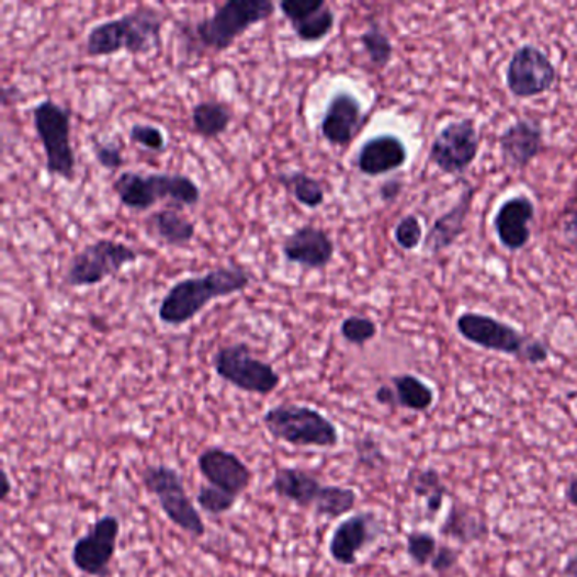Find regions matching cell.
I'll return each instance as SVG.
<instances>
[{"mask_svg":"<svg viewBox=\"0 0 577 577\" xmlns=\"http://www.w3.org/2000/svg\"><path fill=\"white\" fill-rule=\"evenodd\" d=\"M251 274L245 268L220 267L204 276H192L174 283L159 304L158 317L167 326L190 323L215 298L236 295L248 288Z\"/></svg>","mask_w":577,"mask_h":577,"instance_id":"1","label":"cell"},{"mask_svg":"<svg viewBox=\"0 0 577 577\" xmlns=\"http://www.w3.org/2000/svg\"><path fill=\"white\" fill-rule=\"evenodd\" d=\"M163 15L155 9L142 8L123 18L97 24L87 34L86 49L89 56L146 55L161 45Z\"/></svg>","mask_w":577,"mask_h":577,"instance_id":"2","label":"cell"},{"mask_svg":"<svg viewBox=\"0 0 577 577\" xmlns=\"http://www.w3.org/2000/svg\"><path fill=\"white\" fill-rule=\"evenodd\" d=\"M118 202L131 211H149L159 201H170L180 207H193L201 202V189L192 178L178 173L123 171L112 183Z\"/></svg>","mask_w":577,"mask_h":577,"instance_id":"3","label":"cell"},{"mask_svg":"<svg viewBox=\"0 0 577 577\" xmlns=\"http://www.w3.org/2000/svg\"><path fill=\"white\" fill-rule=\"evenodd\" d=\"M274 9L276 5L270 0H227L211 18L192 24L189 37L202 49L226 52L246 31L270 19Z\"/></svg>","mask_w":577,"mask_h":577,"instance_id":"4","label":"cell"},{"mask_svg":"<svg viewBox=\"0 0 577 577\" xmlns=\"http://www.w3.org/2000/svg\"><path fill=\"white\" fill-rule=\"evenodd\" d=\"M455 329L471 344L486 351L513 355L522 363L544 364L548 360V348L539 339L525 336L510 324L491 315L466 312L455 323Z\"/></svg>","mask_w":577,"mask_h":577,"instance_id":"5","label":"cell"},{"mask_svg":"<svg viewBox=\"0 0 577 577\" xmlns=\"http://www.w3.org/2000/svg\"><path fill=\"white\" fill-rule=\"evenodd\" d=\"M263 423L273 439L295 448L332 449L341 442L336 423L308 405L282 404L268 408Z\"/></svg>","mask_w":577,"mask_h":577,"instance_id":"6","label":"cell"},{"mask_svg":"<svg viewBox=\"0 0 577 577\" xmlns=\"http://www.w3.org/2000/svg\"><path fill=\"white\" fill-rule=\"evenodd\" d=\"M33 121L37 137L45 148L46 171L53 177L73 182L77 156L71 146V109L46 99L34 105Z\"/></svg>","mask_w":577,"mask_h":577,"instance_id":"7","label":"cell"},{"mask_svg":"<svg viewBox=\"0 0 577 577\" xmlns=\"http://www.w3.org/2000/svg\"><path fill=\"white\" fill-rule=\"evenodd\" d=\"M143 485L158 500L159 507L173 525L189 533L193 539H202L207 533L201 511L190 500L182 476L168 464H151L143 471Z\"/></svg>","mask_w":577,"mask_h":577,"instance_id":"8","label":"cell"},{"mask_svg":"<svg viewBox=\"0 0 577 577\" xmlns=\"http://www.w3.org/2000/svg\"><path fill=\"white\" fill-rule=\"evenodd\" d=\"M212 366L220 380L241 392L267 396L282 385V376L273 364L252 354L245 342L223 346L212 358Z\"/></svg>","mask_w":577,"mask_h":577,"instance_id":"9","label":"cell"},{"mask_svg":"<svg viewBox=\"0 0 577 577\" xmlns=\"http://www.w3.org/2000/svg\"><path fill=\"white\" fill-rule=\"evenodd\" d=\"M136 261L137 252L124 242L99 239L71 258L65 283L73 288L101 285L108 278L115 276L124 267Z\"/></svg>","mask_w":577,"mask_h":577,"instance_id":"10","label":"cell"},{"mask_svg":"<svg viewBox=\"0 0 577 577\" xmlns=\"http://www.w3.org/2000/svg\"><path fill=\"white\" fill-rule=\"evenodd\" d=\"M482 148V136L474 118L449 123L437 134L430 146V163L444 174H463L476 161Z\"/></svg>","mask_w":577,"mask_h":577,"instance_id":"11","label":"cell"},{"mask_svg":"<svg viewBox=\"0 0 577 577\" xmlns=\"http://www.w3.org/2000/svg\"><path fill=\"white\" fill-rule=\"evenodd\" d=\"M121 522L114 514L97 520L86 535L71 548V563L80 573L90 577H108L117 551Z\"/></svg>","mask_w":577,"mask_h":577,"instance_id":"12","label":"cell"},{"mask_svg":"<svg viewBox=\"0 0 577 577\" xmlns=\"http://www.w3.org/2000/svg\"><path fill=\"white\" fill-rule=\"evenodd\" d=\"M557 80L552 59L533 45L514 49L507 68V87L517 99H533L554 87Z\"/></svg>","mask_w":577,"mask_h":577,"instance_id":"13","label":"cell"},{"mask_svg":"<svg viewBox=\"0 0 577 577\" xmlns=\"http://www.w3.org/2000/svg\"><path fill=\"white\" fill-rule=\"evenodd\" d=\"M382 520L373 511H361L342 520L333 529L329 541V554L339 566H354L358 555L382 536Z\"/></svg>","mask_w":577,"mask_h":577,"instance_id":"14","label":"cell"},{"mask_svg":"<svg viewBox=\"0 0 577 577\" xmlns=\"http://www.w3.org/2000/svg\"><path fill=\"white\" fill-rule=\"evenodd\" d=\"M196 466L202 476L207 479L208 485L223 489L236 498L248 491L252 483V471L249 469L248 464L227 449H204L199 454Z\"/></svg>","mask_w":577,"mask_h":577,"instance_id":"15","label":"cell"},{"mask_svg":"<svg viewBox=\"0 0 577 577\" xmlns=\"http://www.w3.org/2000/svg\"><path fill=\"white\" fill-rule=\"evenodd\" d=\"M282 251L288 263L307 270H326L336 254V245L326 230L308 224L298 227L286 237Z\"/></svg>","mask_w":577,"mask_h":577,"instance_id":"16","label":"cell"},{"mask_svg":"<svg viewBox=\"0 0 577 577\" xmlns=\"http://www.w3.org/2000/svg\"><path fill=\"white\" fill-rule=\"evenodd\" d=\"M533 218H535V204L527 195H514L500 205L493 218L496 237L508 251L517 252L525 248L532 239Z\"/></svg>","mask_w":577,"mask_h":577,"instance_id":"17","label":"cell"},{"mask_svg":"<svg viewBox=\"0 0 577 577\" xmlns=\"http://www.w3.org/2000/svg\"><path fill=\"white\" fill-rule=\"evenodd\" d=\"M278 8L305 43L320 42L336 26V14L326 0H283Z\"/></svg>","mask_w":577,"mask_h":577,"instance_id":"18","label":"cell"},{"mask_svg":"<svg viewBox=\"0 0 577 577\" xmlns=\"http://www.w3.org/2000/svg\"><path fill=\"white\" fill-rule=\"evenodd\" d=\"M363 126V108L361 102L351 92L333 93L327 105L320 133L324 139L332 146L351 145L358 131Z\"/></svg>","mask_w":577,"mask_h":577,"instance_id":"19","label":"cell"},{"mask_svg":"<svg viewBox=\"0 0 577 577\" xmlns=\"http://www.w3.org/2000/svg\"><path fill=\"white\" fill-rule=\"evenodd\" d=\"M544 151V131L535 121L519 118L500 136V155L511 170H525Z\"/></svg>","mask_w":577,"mask_h":577,"instance_id":"20","label":"cell"},{"mask_svg":"<svg viewBox=\"0 0 577 577\" xmlns=\"http://www.w3.org/2000/svg\"><path fill=\"white\" fill-rule=\"evenodd\" d=\"M407 146L395 134H380L361 146L355 167L366 177H382L405 167Z\"/></svg>","mask_w":577,"mask_h":577,"instance_id":"21","label":"cell"},{"mask_svg":"<svg viewBox=\"0 0 577 577\" xmlns=\"http://www.w3.org/2000/svg\"><path fill=\"white\" fill-rule=\"evenodd\" d=\"M473 199L474 189L464 190L460 201L437 218L423 239V251L433 256L441 254L460 241L461 236L466 233L467 215H469Z\"/></svg>","mask_w":577,"mask_h":577,"instance_id":"22","label":"cell"},{"mask_svg":"<svg viewBox=\"0 0 577 577\" xmlns=\"http://www.w3.org/2000/svg\"><path fill=\"white\" fill-rule=\"evenodd\" d=\"M323 488L320 479L302 467H278L271 482V489L280 500L290 501L304 510L315 507Z\"/></svg>","mask_w":577,"mask_h":577,"instance_id":"23","label":"cell"},{"mask_svg":"<svg viewBox=\"0 0 577 577\" xmlns=\"http://www.w3.org/2000/svg\"><path fill=\"white\" fill-rule=\"evenodd\" d=\"M489 529L485 517L474 508L463 504L452 505L451 511L445 517L441 527V535L452 539L461 545L476 544L485 541Z\"/></svg>","mask_w":577,"mask_h":577,"instance_id":"24","label":"cell"},{"mask_svg":"<svg viewBox=\"0 0 577 577\" xmlns=\"http://www.w3.org/2000/svg\"><path fill=\"white\" fill-rule=\"evenodd\" d=\"M152 233L168 246H185L195 237V224L178 208H163L149 218Z\"/></svg>","mask_w":577,"mask_h":577,"instance_id":"25","label":"cell"},{"mask_svg":"<svg viewBox=\"0 0 577 577\" xmlns=\"http://www.w3.org/2000/svg\"><path fill=\"white\" fill-rule=\"evenodd\" d=\"M192 127L199 136L214 139L229 129L233 112L226 104L218 101H202L193 105Z\"/></svg>","mask_w":577,"mask_h":577,"instance_id":"26","label":"cell"},{"mask_svg":"<svg viewBox=\"0 0 577 577\" xmlns=\"http://www.w3.org/2000/svg\"><path fill=\"white\" fill-rule=\"evenodd\" d=\"M392 386L396 393L398 407L411 411H427L435 401L433 389L414 374H398L392 377Z\"/></svg>","mask_w":577,"mask_h":577,"instance_id":"27","label":"cell"},{"mask_svg":"<svg viewBox=\"0 0 577 577\" xmlns=\"http://www.w3.org/2000/svg\"><path fill=\"white\" fill-rule=\"evenodd\" d=\"M276 182L295 199L298 204L307 208H318L326 201V190L317 178L304 171H285L276 174Z\"/></svg>","mask_w":577,"mask_h":577,"instance_id":"28","label":"cell"},{"mask_svg":"<svg viewBox=\"0 0 577 577\" xmlns=\"http://www.w3.org/2000/svg\"><path fill=\"white\" fill-rule=\"evenodd\" d=\"M410 485L415 496L426 498L429 517H435L442 510V505H444L445 496L449 493L442 483L439 471L432 469V467L411 471Z\"/></svg>","mask_w":577,"mask_h":577,"instance_id":"29","label":"cell"},{"mask_svg":"<svg viewBox=\"0 0 577 577\" xmlns=\"http://www.w3.org/2000/svg\"><path fill=\"white\" fill-rule=\"evenodd\" d=\"M358 493L344 486L324 485L315 501L314 511L318 519L337 520L354 510Z\"/></svg>","mask_w":577,"mask_h":577,"instance_id":"30","label":"cell"},{"mask_svg":"<svg viewBox=\"0 0 577 577\" xmlns=\"http://www.w3.org/2000/svg\"><path fill=\"white\" fill-rule=\"evenodd\" d=\"M360 42L374 68L383 70L388 67L393 58V45L382 24L373 21L370 27L361 34Z\"/></svg>","mask_w":577,"mask_h":577,"instance_id":"31","label":"cell"},{"mask_svg":"<svg viewBox=\"0 0 577 577\" xmlns=\"http://www.w3.org/2000/svg\"><path fill=\"white\" fill-rule=\"evenodd\" d=\"M437 548L439 544H437L435 536L426 530H414L407 535V554L415 566H430L435 557Z\"/></svg>","mask_w":577,"mask_h":577,"instance_id":"32","label":"cell"},{"mask_svg":"<svg viewBox=\"0 0 577 577\" xmlns=\"http://www.w3.org/2000/svg\"><path fill=\"white\" fill-rule=\"evenodd\" d=\"M355 464L367 471H380L388 466V457L382 444L371 433L360 437L354 442Z\"/></svg>","mask_w":577,"mask_h":577,"instance_id":"33","label":"cell"},{"mask_svg":"<svg viewBox=\"0 0 577 577\" xmlns=\"http://www.w3.org/2000/svg\"><path fill=\"white\" fill-rule=\"evenodd\" d=\"M195 500L205 513L220 517V514H226L229 513V511H233V508L236 507L239 498L229 495V493L223 491V489L208 485L199 488Z\"/></svg>","mask_w":577,"mask_h":577,"instance_id":"34","label":"cell"},{"mask_svg":"<svg viewBox=\"0 0 577 577\" xmlns=\"http://www.w3.org/2000/svg\"><path fill=\"white\" fill-rule=\"evenodd\" d=\"M341 336L352 346H366L377 336V326L370 317L349 315L341 324Z\"/></svg>","mask_w":577,"mask_h":577,"instance_id":"35","label":"cell"},{"mask_svg":"<svg viewBox=\"0 0 577 577\" xmlns=\"http://www.w3.org/2000/svg\"><path fill=\"white\" fill-rule=\"evenodd\" d=\"M423 227L417 215L408 214L395 227V241L405 251H414L422 245Z\"/></svg>","mask_w":577,"mask_h":577,"instance_id":"36","label":"cell"},{"mask_svg":"<svg viewBox=\"0 0 577 577\" xmlns=\"http://www.w3.org/2000/svg\"><path fill=\"white\" fill-rule=\"evenodd\" d=\"M129 139L152 152H163L167 148L163 131L151 124H134L129 131Z\"/></svg>","mask_w":577,"mask_h":577,"instance_id":"37","label":"cell"},{"mask_svg":"<svg viewBox=\"0 0 577 577\" xmlns=\"http://www.w3.org/2000/svg\"><path fill=\"white\" fill-rule=\"evenodd\" d=\"M93 152H95L97 161L102 168L109 171L118 170L123 168L124 156L121 148L115 143H99L93 145Z\"/></svg>","mask_w":577,"mask_h":577,"instance_id":"38","label":"cell"},{"mask_svg":"<svg viewBox=\"0 0 577 577\" xmlns=\"http://www.w3.org/2000/svg\"><path fill=\"white\" fill-rule=\"evenodd\" d=\"M563 239L577 252V195L574 193L563 212Z\"/></svg>","mask_w":577,"mask_h":577,"instance_id":"39","label":"cell"},{"mask_svg":"<svg viewBox=\"0 0 577 577\" xmlns=\"http://www.w3.org/2000/svg\"><path fill=\"white\" fill-rule=\"evenodd\" d=\"M460 563V551H455L454 547H449V545H441L437 548L435 557H433L430 567H432L433 573L445 574L451 573L455 566Z\"/></svg>","mask_w":577,"mask_h":577,"instance_id":"40","label":"cell"},{"mask_svg":"<svg viewBox=\"0 0 577 577\" xmlns=\"http://www.w3.org/2000/svg\"><path fill=\"white\" fill-rule=\"evenodd\" d=\"M401 189H404V183L398 180V178H389L380 186V199H382L385 204H393V202L400 196Z\"/></svg>","mask_w":577,"mask_h":577,"instance_id":"41","label":"cell"},{"mask_svg":"<svg viewBox=\"0 0 577 577\" xmlns=\"http://www.w3.org/2000/svg\"><path fill=\"white\" fill-rule=\"evenodd\" d=\"M374 400L383 407L398 408V401H396V393L393 386L382 385L374 393Z\"/></svg>","mask_w":577,"mask_h":577,"instance_id":"42","label":"cell"},{"mask_svg":"<svg viewBox=\"0 0 577 577\" xmlns=\"http://www.w3.org/2000/svg\"><path fill=\"white\" fill-rule=\"evenodd\" d=\"M23 99L24 93L15 86L5 87V89L2 90V105H4V108L18 104V102L23 101Z\"/></svg>","mask_w":577,"mask_h":577,"instance_id":"43","label":"cell"},{"mask_svg":"<svg viewBox=\"0 0 577 577\" xmlns=\"http://www.w3.org/2000/svg\"><path fill=\"white\" fill-rule=\"evenodd\" d=\"M566 498L574 508H577V474H574L567 483Z\"/></svg>","mask_w":577,"mask_h":577,"instance_id":"44","label":"cell"},{"mask_svg":"<svg viewBox=\"0 0 577 577\" xmlns=\"http://www.w3.org/2000/svg\"><path fill=\"white\" fill-rule=\"evenodd\" d=\"M563 574L564 577H577V552L576 554L570 555L566 567H564Z\"/></svg>","mask_w":577,"mask_h":577,"instance_id":"45","label":"cell"},{"mask_svg":"<svg viewBox=\"0 0 577 577\" xmlns=\"http://www.w3.org/2000/svg\"><path fill=\"white\" fill-rule=\"evenodd\" d=\"M2 483H4V489H2V501H8L12 491L11 477H9L8 471H2Z\"/></svg>","mask_w":577,"mask_h":577,"instance_id":"46","label":"cell"},{"mask_svg":"<svg viewBox=\"0 0 577 577\" xmlns=\"http://www.w3.org/2000/svg\"><path fill=\"white\" fill-rule=\"evenodd\" d=\"M573 189H574V190H573L574 195H577V178H576V180H574V186H573Z\"/></svg>","mask_w":577,"mask_h":577,"instance_id":"47","label":"cell"}]
</instances>
